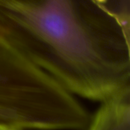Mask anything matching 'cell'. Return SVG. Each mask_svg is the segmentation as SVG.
Listing matches in <instances>:
<instances>
[{"label": "cell", "mask_w": 130, "mask_h": 130, "mask_svg": "<svg viewBox=\"0 0 130 130\" xmlns=\"http://www.w3.org/2000/svg\"><path fill=\"white\" fill-rule=\"evenodd\" d=\"M90 119L75 95L0 33V127L85 130Z\"/></svg>", "instance_id": "7a4b0ae2"}, {"label": "cell", "mask_w": 130, "mask_h": 130, "mask_svg": "<svg viewBox=\"0 0 130 130\" xmlns=\"http://www.w3.org/2000/svg\"><path fill=\"white\" fill-rule=\"evenodd\" d=\"M0 130H19V129H9V128H4V127H0Z\"/></svg>", "instance_id": "277c9868"}, {"label": "cell", "mask_w": 130, "mask_h": 130, "mask_svg": "<svg viewBox=\"0 0 130 130\" xmlns=\"http://www.w3.org/2000/svg\"><path fill=\"white\" fill-rule=\"evenodd\" d=\"M128 11L107 0H0V33L75 97L130 89Z\"/></svg>", "instance_id": "6da1fadb"}, {"label": "cell", "mask_w": 130, "mask_h": 130, "mask_svg": "<svg viewBox=\"0 0 130 130\" xmlns=\"http://www.w3.org/2000/svg\"><path fill=\"white\" fill-rule=\"evenodd\" d=\"M85 130H130V89L101 102Z\"/></svg>", "instance_id": "3957f363"}]
</instances>
